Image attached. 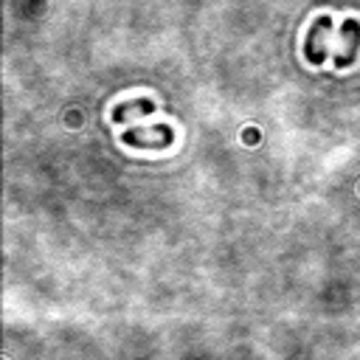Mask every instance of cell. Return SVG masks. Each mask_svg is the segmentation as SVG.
<instances>
[{"label":"cell","mask_w":360,"mask_h":360,"mask_svg":"<svg viewBox=\"0 0 360 360\" xmlns=\"http://www.w3.org/2000/svg\"><path fill=\"white\" fill-rule=\"evenodd\" d=\"M338 51H335V68H352L360 56V22L357 20H343L338 28Z\"/></svg>","instance_id":"cell-2"},{"label":"cell","mask_w":360,"mask_h":360,"mask_svg":"<svg viewBox=\"0 0 360 360\" xmlns=\"http://www.w3.org/2000/svg\"><path fill=\"white\" fill-rule=\"evenodd\" d=\"M155 112V101L152 98H132V101H121L112 107V121L121 124L132 115H152Z\"/></svg>","instance_id":"cell-4"},{"label":"cell","mask_w":360,"mask_h":360,"mask_svg":"<svg viewBox=\"0 0 360 360\" xmlns=\"http://www.w3.org/2000/svg\"><path fill=\"white\" fill-rule=\"evenodd\" d=\"M332 34V17H318L312 25H309V31H307V39H304V56H307V62L309 65H321L323 59H326V37Z\"/></svg>","instance_id":"cell-3"},{"label":"cell","mask_w":360,"mask_h":360,"mask_svg":"<svg viewBox=\"0 0 360 360\" xmlns=\"http://www.w3.org/2000/svg\"><path fill=\"white\" fill-rule=\"evenodd\" d=\"M121 141L127 146H135V149H166L174 143V129L166 127V124H155V127H132L121 135Z\"/></svg>","instance_id":"cell-1"}]
</instances>
